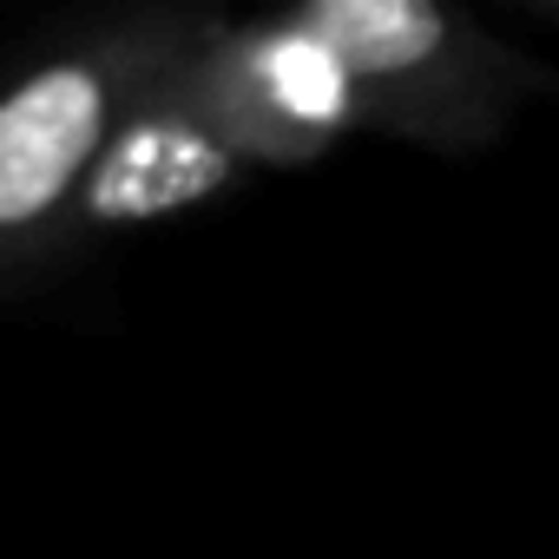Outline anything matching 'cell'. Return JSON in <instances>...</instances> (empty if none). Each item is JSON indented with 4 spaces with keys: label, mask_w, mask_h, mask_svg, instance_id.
<instances>
[{
    "label": "cell",
    "mask_w": 559,
    "mask_h": 559,
    "mask_svg": "<svg viewBox=\"0 0 559 559\" xmlns=\"http://www.w3.org/2000/svg\"><path fill=\"white\" fill-rule=\"evenodd\" d=\"M230 14L217 8H119L60 27L0 99V304H34L60 284V237L80 185L119 126L191 67Z\"/></svg>",
    "instance_id": "6da1fadb"
},
{
    "label": "cell",
    "mask_w": 559,
    "mask_h": 559,
    "mask_svg": "<svg viewBox=\"0 0 559 559\" xmlns=\"http://www.w3.org/2000/svg\"><path fill=\"white\" fill-rule=\"evenodd\" d=\"M356 73L369 132L474 158L526 106L559 99V67L435 0H304L297 8Z\"/></svg>",
    "instance_id": "7a4b0ae2"
},
{
    "label": "cell",
    "mask_w": 559,
    "mask_h": 559,
    "mask_svg": "<svg viewBox=\"0 0 559 559\" xmlns=\"http://www.w3.org/2000/svg\"><path fill=\"white\" fill-rule=\"evenodd\" d=\"M191 80L257 171L323 165L343 139L369 132V106L349 60L297 8L230 21L191 60Z\"/></svg>",
    "instance_id": "3957f363"
},
{
    "label": "cell",
    "mask_w": 559,
    "mask_h": 559,
    "mask_svg": "<svg viewBox=\"0 0 559 559\" xmlns=\"http://www.w3.org/2000/svg\"><path fill=\"white\" fill-rule=\"evenodd\" d=\"M250 171L257 165L230 145V132L204 106L191 67H178L119 126V139L80 185V198L67 211V237H60V270H73L86 250H99L126 230H145V224H165V217H185V211L224 198Z\"/></svg>",
    "instance_id": "277c9868"
},
{
    "label": "cell",
    "mask_w": 559,
    "mask_h": 559,
    "mask_svg": "<svg viewBox=\"0 0 559 559\" xmlns=\"http://www.w3.org/2000/svg\"><path fill=\"white\" fill-rule=\"evenodd\" d=\"M513 14H520L526 27H539V34L559 40V0H513Z\"/></svg>",
    "instance_id": "5b68a950"
}]
</instances>
